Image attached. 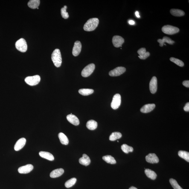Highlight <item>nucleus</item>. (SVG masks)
I'll list each match as a JSON object with an SVG mask.
<instances>
[{"instance_id": "obj_34", "label": "nucleus", "mask_w": 189, "mask_h": 189, "mask_svg": "<svg viewBox=\"0 0 189 189\" xmlns=\"http://www.w3.org/2000/svg\"><path fill=\"white\" fill-rule=\"evenodd\" d=\"M170 182L174 189H183L182 187H181L178 184L176 180L171 178L170 180Z\"/></svg>"}, {"instance_id": "obj_17", "label": "nucleus", "mask_w": 189, "mask_h": 189, "mask_svg": "<svg viewBox=\"0 0 189 189\" xmlns=\"http://www.w3.org/2000/svg\"><path fill=\"white\" fill-rule=\"evenodd\" d=\"M67 120L70 123L74 126H78L80 124V121L77 117L74 115H68L67 116Z\"/></svg>"}, {"instance_id": "obj_29", "label": "nucleus", "mask_w": 189, "mask_h": 189, "mask_svg": "<svg viewBox=\"0 0 189 189\" xmlns=\"http://www.w3.org/2000/svg\"><path fill=\"white\" fill-rule=\"evenodd\" d=\"M122 135L119 132H114L111 134L109 137V140L111 141H115L121 138Z\"/></svg>"}, {"instance_id": "obj_9", "label": "nucleus", "mask_w": 189, "mask_h": 189, "mask_svg": "<svg viewBox=\"0 0 189 189\" xmlns=\"http://www.w3.org/2000/svg\"><path fill=\"white\" fill-rule=\"evenodd\" d=\"M112 42L113 44L116 47H122V45L124 43V40L121 36H115L112 38Z\"/></svg>"}, {"instance_id": "obj_30", "label": "nucleus", "mask_w": 189, "mask_h": 189, "mask_svg": "<svg viewBox=\"0 0 189 189\" xmlns=\"http://www.w3.org/2000/svg\"><path fill=\"white\" fill-rule=\"evenodd\" d=\"M94 92V90L89 89H81L79 91V94L83 96L90 95L92 94Z\"/></svg>"}, {"instance_id": "obj_26", "label": "nucleus", "mask_w": 189, "mask_h": 189, "mask_svg": "<svg viewBox=\"0 0 189 189\" xmlns=\"http://www.w3.org/2000/svg\"><path fill=\"white\" fill-rule=\"evenodd\" d=\"M40 4L39 0H30L28 3V7L32 9L37 8Z\"/></svg>"}, {"instance_id": "obj_33", "label": "nucleus", "mask_w": 189, "mask_h": 189, "mask_svg": "<svg viewBox=\"0 0 189 189\" xmlns=\"http://www.w3.org/2000/svg\"><path fill=\"white\" fill-rule=\"evenodd\" d=\"M170 60L173 62L174 63L176 64V65L180 67H182L184 66V64L183 62L179 60V59L176 58L171 57L170 58Z\"/></svg>"}, {"instance_id": "obj_18", "label": "nucleus", "mask_w": 189, "mask_h": 189, "mask_svg": "<svg viewBox=\"0 0 189 189\" xmlns=\"http://www.w3.org/2000/svg\"><path fill=\"white\" fill-rule=\"evenodd\" d=\"M158 42L159 43L160 46L163 47L165 43H167L170 45H173L175 43L174 41L172 40L170 38L167 36H164L163 39L158 40Z\"/></svg>"}, {"instance_id": "obj_11", "label": "nucleus", "mask_w": 189, "mask_h": 189, "mask_svg": "<svg viewBox=\"0 0 189 189\" xmlns=\"http://www.w3.org/2000/svg\"><path fill=\"white\" fill-rule=\"evenodd\" d=\"M82 45L80 41H77L75 42L73 49L72 54L75 56L79 55L81 51Z\"/></svg>"}, {"instance_id": "obj_35", "label": "nucleus", "mask_w": 189, "mask_h": 189, "mask_svg": "<svg viewBox=\"0 0 189 189\" xmlns=\"http://www.w3.org/2000/svg\"><path fill=\"white\" fill-rule=\"evenodd\" d=\"M67 9V6L65 5L61 10V15L62 18H64L65 19H68L69 17L68 13L66 11Z\"/></svg>"}, {"instance_id": "obj_23", "label": "nucleus", "mask_w": 189, "mask_h": 189, "mask_svg": "<svg viewBox=\"0 0 189 189\" xmlns=\"http://www.w3.org/2000/svg\"><path fill=\"white\" fill-rule=\"evenodd\" d=\"M170 13L173 16L176 17H182L185 15L183 11L177 9H172L170 10Z\"/></svg>"}, {"instance_id": "obj_10", "label": "nucleus", "mask_w": 189, "mask_h": 189, "mask_svg": "<svg viewBox=\"0 0 189 189\" xmlns=\"http://www.w3.org/2000/svg\"><path fill=\"white\" fill-rule=\"evenodd\" d=\"M149 87L151 93L152 94H155L157 89V80L156 77H152L150 81Z\"/></svg>"}, {"instance_id": "obj_21", "label": "nucleus", "mask_w": 189, "mask_h": 189, "mask_svg": "<svg viewBox=\"0 0 189 189\" xmlns=\"http://www.w3.org/2000/svg\"><path fill=\"white\" fill-rule=\"evenodd\" d=\"M39 155L41 157L50 161H53L54 159V157L50 152L45 151L39 152Z\"/></svg>"}, {"instance_id": "obj_25", "label": "nucleus", "mask_w": 189, "mask_h": 189, "mask_svg": "<svg viewBox=\"0 0 189 189\" xmlns=\"http://www.w3.org/2000/svg\"><path fill=\"white\" fill-rule=\"evenodd\" d=\"M145 173L148 177L152 180L156 179L157 176L156 173L153 170L149 169H146L145 170Z\"/></svg>"}, {"instance_id": "obj_15", "label": "nucleus", "mask_w": 189, "mask_h": 189, "mask_svg": "<svg viewBox=\"0 0 189 189\" xmlns=\"http://www.w3.org/2000/svg\"><path fill=\"white\" fill-rule=\"evenodd\" d=\"M137 53L139 55L138 57L142 60H145L147 59L150 56V53L149 52H146V48H145L139 49L138 50Z\"/></svg>"}, {"instance_id": "obj_38", "label": "nucleus", "mask_w": 189, "mask_h": 189, "mask_svg": "<svg viewBox=\"0 0 189 189\" xmlns=\"http://www.w3.org/2000/svg\"><path fill=\"white\" fill-rule=\"evenodd\" d=\"M129 23L130 25H133L135 24V22L132 20H130L129 21Z\"/></svg>"}, {"instance_id": "obj_1", "label": "nucleus", "mask_w": 189, "mask_h": 189, "mask_svg": "<svg viewBox=\"0 0 189 189\" xmlns=\"http://www.w3.org/2000/svg\"><path fill=\"white\" fill-rule=\"evenodd\" d=\"M99 19L97 18H92L88 20L84 26L85 31H92L97 28L99 24Z\"/></svg>"}, {"instance_id": "obj_32", "label": "nucleus", "mask_w": 189, "mask_h": 189, "mask_svg": "<svg viewBox=\"0 0 189 189\" xmlns=\"http://www.w3.org/2000/svg\"><path fill=\"white\" fill-rule=\"evenodd\" d=\"M77 181V179L75 178H71V179L65 182V187L66 188H69L73 186L76 183Z\"/></svg>"}, {"instance_id": "obj_39", "label": "nucleus", "mask_w": 189, "mask_h": 189, "mask_svg": "<svg viewBox=\"0 0 189 189\" xmlns=\"http://www.w3.org/2000/svg\"><path fill=\"white\" fill-rule=\"evenodd\" d=\"M135 16L137 17L138 18H139L140 17V16H139V13L138 11H136L135 12Z\"/></svg>"}, {"instance_id": "obj_14", "label": "nucleus", "mask_w": 189, "mask_h": 189, "mask_svg": "<svg viewBox=\"0 0 189 189\" xmlns=\"http://www.w3.org/2000/svg\"><path fill=\"white\" fill-rule=\"evenodd\" d=\"M26 142L25 138H22L20 139L15 144L14 149L16 151H19L22 149L25 146Z\"/></svg>"}, {"instance_id": "obj_13", "label": "nucleus", "mask_w": 189, "mask_h": 189, "mask_svg": "<svg viewBox=\"0 0 189 189\" xmlns=\"http://www.w3.org/2000/svg\"><path fill=\"white\" fill-rule=\"evenodd\" d=\"M146 161L150 163H157L159 161V159L155 153H150L146 155L145 157Z\"/></svg>"}, {"instance_id": "obj_37", "label": "nucleus", "mask_w": 189, "mask_h": 189, "mask_svg": "<svg viewBox=\"0 0 189 189\" xmlns=\"http://www.w3.org/2000/svg\"><path fill=\"white\" fill-rule=\"evenodd\" d=\"M182 84L184 86L186 87L189 88V80H186L182 82Z\"/></svg>"}, {"instance_id": "obj_28", "label": "nucleus", "mask_w": 189, "mask_h": 189, "mask_svg": "<svg viewBox=\"0 0 189 189\" xmlns=\"http://www.w3.org/2000/svg\"><path fill=\"white\" fill-rule=\"evenodd\" d=\"M178 155L181 158L189 162V153L188 152L184 151H180L178 152Z\"/></svg>"}, {"instance_id": "obj_8", "label": "nucleus", "mask_w": 189, "mask_h": 189, "mask_svg": "<svg viewBox=\"0 0 189 189\" xmlns=\"http://www.w3.org/2000/svg\"><path fill=\"white\" fill-rule=\"evenodd\" d=\"M126 71V68L123 67H118L112 70L109 73L111 77H117L121 75Z\"/></svg>"}, {"instance_id": "obj_20", "label": "nucleus", "mask_w": 189, "mask_h": 189, "mask_svg": "<svg viewBox=\"0 0 189 189\" xmlns=\"http://www.w3.org/2000/svg\"><path fill=\"white\" fill-rule=\"evenodd\" d=\"M80 164L86 166L89 165L90 164L91 161L89 157L85 154L83 155V156L79 160Z\"/></svg>"}, {"instance_id": "obj_16", "label": "nucleus", "mask_w": 189, "mask_h": 189, "mask_svg": "<svg viewBox=\"0 0 189 189\" xmlns=\"http://www.w3.org/2000/svg\"><path fill=\"white\" fill-rule=\"evenodd\" d=\"M155 104H146L141 108V112L143 113H147L151 112L155 109Z\"/></svg>"}, {"instance_id": "obj_27", "label": "nucleus", "mask_w": 189, "mask_h": 189, "mask_svg": "<svg viewBox=\"0 0 189 189\" xmlns=\"http://www.w3.org/2000/svg\"><path fill=\"white\" fill-rule=\"evenodd\" d=\"M103 159L108 163L115 164H116V161L113 157L110 155H107L103 157Z\"/></svg>"}, {"instance_id": "obj_6", "label": "nucleus", "mask_w": 189, "mask_h": 189, "mask_svg": "<svg viewBox=\"0 0 189 189\" xmlns=\"http://www.w3.org/2000/svg\"><path fill=\"white\" fill-rule=\"evenodd\" d=\"M95 65L94 63H91L87 65L82 70L81 75L82 77H89L93 72L95 69Z\"/></svg>"}, {"instance_id": "obj_41", "label": "nucleus", "mask_w": 189, "mask_h": 189, "mask_svg": "<svg viewBox=\"0 0 189 189\" xmlns=\"http://www.w3.org/2000/svg\"><path fill=\"white\" fill-rule=\"evenodd\" d=\"M37 9H39L38 7V8H37Z\"/></svg>"}, {"instance_id": "obj_4", "label": "nucleus", "mask_w": 189, "mask_h": 189, "mask_svg": "<svg viewBox=\"0 0 189 189\" xmlns=\"http://www.w3.org/2000/svg\"><path fill=\"white\" fill-rule=\"evenodd\" d=\"M15 46L18 51L22 52H25L27 51V45L25 39L21 38L17 41Z\"/></svg>"}, {"instance_id": "obj_5", "label": "nucleus", "mask_w": 189, "mask_h": 189, "mask_svg": "<svg viewBox=\"0 0 189 189\" xmlns=\"http://www.w3.org/2000/svg\"><path fill=\"white\" fill-rule=\"evenodd\" d=\"M41 78L40 76L36 75L26 77L25 81L27 84L30 86H34L38 84Z\"/></svg>"}, {"instance_id": "obj_22", "label": "nucleus", "mask_w": 189, "mask_h": 189, "mask_svg": "<svg viewBox=\"0 0 189 189\" xmlns=\"http://www.w3.org/2000/svg\"><path fill=\"white\" fill-rule=\"evenodd\" d=\"M97 123L95 120H91L87 122L86 126L90 130H93L97 128Z\"/></svg>"}, {"instance_id": "obj_40", "label": "nucleus", "mask_w": 189, "mask_h": 189, "mask_svg": "<svg viewBox=\"0 0 189 189\" xmlns=\"http://www.w3.org/2000/svg\"><path fill=\"white\" fill-rule=\"evenodd\" d=\"M129 189H138L136 188V187H135L132 186L130 188H129Z\"/></svg>"}, {"instance_id": "obj_3", "label": "nucleus", "mask_w": 189, "mask_h": 189, "mask_svg": "<svg viewBox=\"0 0 189 189\" xmlns=\"http://www.w3.org/2000/svg\"><path fill=\"white\" fill-rule=\"evenodd\" d=\"M163 32L168 35H173L179 32V29L176 27L170 25L164 26L161 29Z\"/></svg>"}, {"instance_id": "obj_19", "label": "nucleus", "mask_w": 189, "mask_h": 189, "mask_svg": "<svg viewBox=\"0 0 189 189\" xmlns=\"http://www.w3.org/2000/svg\"><path fill=\"white\" fill-rule=\"evenodd\" d=\"M64 172V170L62 168L56 169L52 171L50 176L52 178H56L62 176Z\"/></svg>"}, {"instance_id": "obj_24", "label": "nucleus", "mask_w": 189, "mask_h": 189, "mask_svg": "<svg viewBox=\"0 0 189 189\" xmlns=\"http://www.w3.org/2000/svg\"><path fill=\"white\" fill-rule=\"evenodd\" d=\"M58 137L61 143L65 145H67L69 143V140L64 134L60 132L58 134Z\"/></svg>"}, {"instance_id": "obj_12", "label": "nucleus", "mask_w": 189, "mask_h": 189, "mask_svg": "<svg viewBox=\"0 0 189 189\" xmlns=\"http://www.w3.org/2000/svg\"><path fill=\"white\" fill-rule=\"evenodd\" d=\"M34 167L31 164H27L22 166L18 169V172L20 174H27L32 170Z\"/></svg>"}, {"instance_id": "obj_36", "label": "nucleus", "mask_w": 189, "mask_h": 189, "mask_svg": "<svg viewBox=\"0 0 189 189\" xmlns=\"http://www.w3.org/2000/svg\"><path fill=\"white\" fill-rule=\"evenodd\" d=\"M184 110L186 112H189V102H187L186 103V104L185 105V106L184 108Z\"/></svg>"}, {"instance_id": "obj_7", "label": "nucleus", "mask_w": 189, "mask_h": 189, "mask_svg": "<svg viewBox=\"0 0 189 189\" xmlns=\"http://www.w3.org/2000/svg\"><path fill=\"white\" fill-rule=\"evenodd\" d=\"M121 102V96L118 94H116L113 97L111 103V107L114 109H117L120 107Z\"/></svg>"}, {"instance_id": "obj_31", "label": "nucleus", "mask_w": 189, "mask_h": 189, "mask_svg": "<svg viewBox=\"0 0 189 189\" xmlns=\"http://www.w3.org/2000/svg\"><path fill=\"white\" fill-rule=\"evenodd\" d=\"M121 149L123 151L126 153H128L130 152H132L133 150V147L126 144H124L122 145Z\"/></svg>"}, {"instance_id": "obj_2", "label": "nucleus", "mask_w": 189, "mask_h": 189, "mask_svg": "<svg viewBox=\"0 0 189 189\" xmlns=\"http://www.w3.org/2000/svg\"><path fill=\"white\" fill-rule=\"evenodd\" d=\"M52 60L56 67H59L62 63V57L60 50L56 49L52 54Z\"/></svg>"}]
</instances>
